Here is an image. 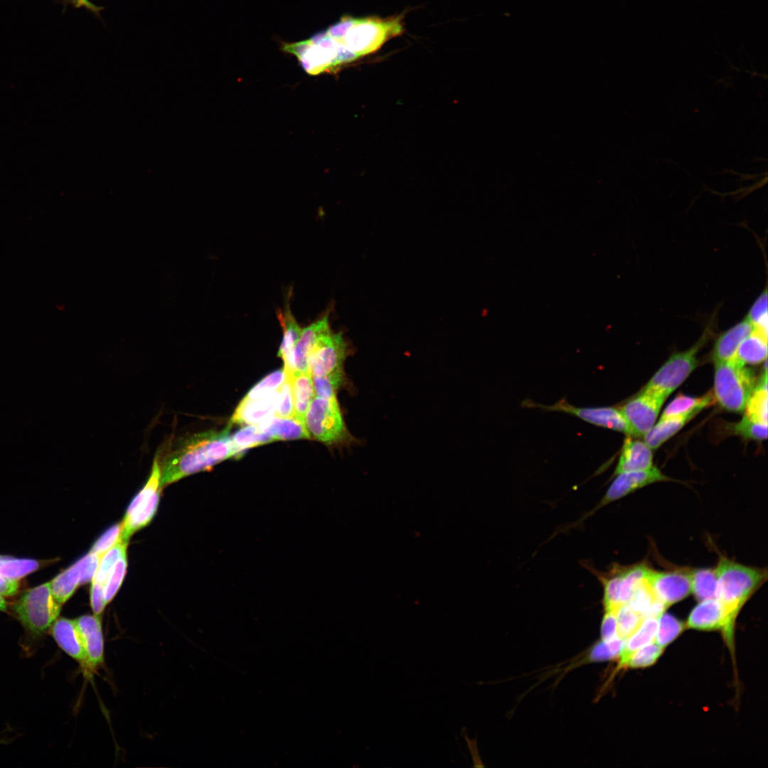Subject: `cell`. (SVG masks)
I'll return each mask as SVG.
<instances>
[{
  "instance_id": "e575fe53",
  "label": "cell",
  "mask_w": 768,
  "mask_h": 768,
  "mask_svg": "<svg viewBox=\"0 0 768 768\" xmlns=\"http://www.w3.org/2000/svg\"><path fill=\"white\" fill-rule=\"evenodd\" d=\"M685 624L674 616L665 613L658 617L655 643L665 648L683 631Z\"/></svg>"
},
{
  "instance_id": "c3c4849f",
  "label": "cell",
  "mask_w": 768,
  "mask_h": 768,
  "mask_svg": "<svg viewBox=\"0 0 768 768\" xmlns=\"http://www.w3.org/2000/svg\"><path fill=\"white\" fill-rule=\"evenodd\" d=\"M356 18L346 16L338 21L329 26L326 30L327 34L332 38L341 42L348 29L356 22Z\"/></svg>"
},
{
  "instance_id": "836d02e7",
  "label": "cell",
  "mask_w": 768,
  "mask_h": 768,
  "mask_svg": "<svg viewBox=\"0 0 768 768\" xmlns=\"http://www.w3.org/2000/svg\"><path fill=\"white\" fill-rule=\"evenodd\" d=\"M40 562L33 559H20L0 555V575L14 580L36 571Z\"/></svg>"
},
{
  "instance_id": "ba28073f",
  "label": "cell",
  "mask_w": 768,
  "mask_h": 768,
  "mask_svg": "<svg viewBox=\"0 0 768 768\" xmlns=\"http://www.w3.org/2000/svg\"><path fill=\"white\" fill-rule=\"evenodd\" d=\"M161 467L159 456L154 458L149 477L129 504L122 523L120 538L126 542L154 516L160 498Z\"/></svg>"
},
{
  "instance_id": "8fae6325",
  "label": "cell",
  "mask_w": 768,
  "mask_h": 768,
  "mask_svg": "<svg viewBox=\"0 0 768 768\" xmlns=\"http://www.w3.org/2000/svg\"><path fill=\"white\" fill-rule=\"evenodd\" d=\"M524 406L540 407L545 410L562 412L575 415L590 424L631 435L629 427L620 410L612 407H575L562 399L552 405L535 403L529 400Z\"/></svg>"
},
{
  "instance_id": "d590c367",
  "label": "cell",
  "mask_w": 768,
  "mask_h": 768,
  "mask_svg": "<svg viewBox=\"0 0 768 768\" xmlns=\"http://www.w3.org/2000/svg\"><path fill=\"white\" fill-rule=\"evenodd\" d=\"M127 544L128 542L119 538L118 542L101 558L92 582L105 586L108 575L114 564L120 556L127 552Z\"/></svg>"
},
{
  "instance_id": "9c48e42d",
  "label": "cell",
  "mask_w": 768,
  "mask_h": 768,
  "mask_svg": "<svg viewBox=\"0 0 768 768\" xmlns=\"http://www.w3.org/2000/svg\"><path fill=\"white\" fill-rule=\"evenodd\" d=\"M598 576L603 585L604 612H616L621 606L627 604L635 589L644 582L646 570L643 565L636 564Z\"/></svg>"
},
{
  "instance_id": "44dd1931",
  "label": "cell",
  "mask_w": 768,
  "mask_h": 768,
  "mask_svg": "<svg viewBox=\"0 0 768 768\" xmlns=\"http://www.w3.org/2000/svg\"><path fill=\"white\" fill-rule=\"evenodd\" d=\"M52 635L58 645L82 668L85 662L83 642L75 620L57 619L52 624Z\"/></svg>"
},
{
  "instance_id": "4316f807",
  "label": "cell",
  "mask_w": 768,
  "mask_h": 768,
  "mask_svg": "<svg viewBox=\"0 0 768 768\" xmlns=\"http://www.w3.org/2000/svg\"><path fill=\"white\" fill-rule=\"evenodd\" d=\"M695 413L660 418V420L644 435V442L651 449H656L669 438L678 432Z\"/></svg>"
},
{
  "instance_id": "11a10c76",
  "label": "cell",
  "mask_w": 768,
  "mask_h": 768,
  "mask_svg": "<svg viewBox=\"0 0 768 768\" xmlns=\"http://www.w3.org/2000/svg\"><path fill=\"white\" fill-rule=\"evenodd\" d=\"M6 609V602L3 598V596L0 595V611H5Z\"/></svg>"
},
{
  "instance_id": "8992f818",
  "label": "cell",
  "mask_w": 768,
  "mask_h": 768,
  "mask_svg": "<svg viewBox=\"0 0 768 768\" xmlns=\"http://www.w3.org/2000/svg\"><path fill=\"white\" fill-rule=\"evenodd\" d=\"M403 31L400 17L356 18L342 43L358 57L372 53Z\"/></svg>"
},
{
  "instance_id": "7dc6e473",
  "label": "cell",
  "mask_w": 768,
  "mask_h": 768,
  "mask_svg": "<svg viewBox=\"0 0 768 768\" xmlns=\"http://www.w3.org/2000/svg\"><path fill=\"white\" fill-rule=\"evenodd\" d=\"M100 559V556L89 552L86 555L78 560L81 572L80 585L92 580Z\"/></svg>"
},
{
  "instance_id": "4dcf8cb0",
  "label": "cell",
  "mask_w": 768,
  "mask_h": 768,
  "mask_svg": "<svg viewBox=\"0 0 768 768\" xmlns=\"http://www.w3.org/2000/svg\"><path fill=\"white\" fill-rule=\"evenodd\" d=\"M713 401V395L710 393H708L700 398L680 394L666 406L661 418L679 416L689 413L698 414L704 407L710 405Z\"/></svg>"
},
{
  "instance_id": "74e56055",
  "label": "cell",
  "mask_w": 768,
  "mask_h": 768,
  "mask_svg": "<svg viewBox=\"0 0 768 768\" xmlns=\"http://www.w3.org/2000/svg\"><path fill=\"white\" fill-rule=\"evenodd\" d=\"M285 378L284 369L271 373L253 386L244 399H257L277 391Z\"/></svg>"
},
{
  "instance_id": "db71d44e",
  "label": "cell",
  "mask_w": 768,
  "mask_h": 768,
  "mask_svg": "<svg viewBox=\"0 0 768 768\" xmlns=\"http://www.w3.org/2000/svg\"><path fill=\"white\" fill-rule=\"evenodd\" d=\"M75 7L85 8L92 13L99 15L102 7L98 6L89 0H68Z\"/></svg>"
},
{
  "instance_id": "f6af8a7d",
  "label": "cell",
  "mask_w": 768,
  "mask_h": 768,
  "mask_svg": "<svg viewBox=\"0 0 768 768\" xmlns=\"http://www.w3.org/2000/svg\"><path fill=\"white\" fill-rule=\"evenodd\" d=\"M746 317L755 328L767 331V292L766 289L754 302Z\"/></svg>"
},
{
  "instance_id": "7a4b0ae2",
  "label": "cell",
  "mask_w": 768,
  "mask_h": 768,
  "mask_svg": "<svg viewBox=\"0 0 768 768\" xmlns=\"http://www.w3.org/2000/svg\"><path fill=\"white\" fill-rule=\"evenodd\" d=\"M715 570L717 575L715 597L736 619L744 604L767 580V569L745 565L721 556Z\"/></svg>"
},
{
  "instance_id": "d6a6232c",
  "label": "cell",
  "mask_w": 768,
  "mask_h": 768,
  "mask_svg": "<svg viewBox=\"0 0 768 768\" xmlns=\"http://www.w3.org/2000/svg\"><path fill=\"white\" fill-rule=\"evenodd\" d=\"M691 593L698 601L716 598L717 575L714 568L690 570Z\"/></svg>"
},
{
  "instance_id": "83f0119b",
  "label": "cell",
  "mask_w": 768,
  "mask_h": 768,
  "mask_svg": "<svg viewBox=\"0 0 768 768\" xmlns=\"http://www.w3.org/2000/svg\"><path fill=\"white\" fill-rule=\"evenodd\" d=\"M658 618H644L637 630L625 641L624 646L619 655V668H625L631 654L638 649L654 641Z\"/></svg>"
},
{
  "instance_id": "7bdbcfd3",
  "label": "cell",
  "mask_w": 768,
  "mask_h": 768,
  "mask_svg": "<svg viewBox=\"0 0 768 768\" xmlns=\"http://www.w3.org/2000/svg\"><path fill=\"white\" fill-rule=\"evenodd\" d=\"M274 415L282 418L294 417L292 383L288 375H286L285 380L278 390L277 403Z\"/></svg>"
},
{
  "instance_id": "f546056e",
  "label": "cell",
  "mask_w": 768,
  "mask_h": 768,
  "mask_svg": "<svg viewBox=\"0 0 768 768\" xmlns=\"http://www.w3.org/2000/svg\"><path fill=\"white\" fill-rule=\"evenodd\" d=\"M767 399L766 367L759 382L754 387L747 401L745 415L750 420L767 424Z\"/></svg>"
},
{
  "instance_id": "d4e9b609",
  "label": "cell",
  "mask_w": 768,
  "mask_h": 768,
  "mask_svg": "<svg viewBox=\"0 0 768 768\" xmlns=\"http://www.w3.org/2000/svg\"><path fill=\"white\" fill-rule=\"evenodd\" d=\"M289 378L294 402L293 417L304 423L315 393L311 375L309 371H294Z\"/></svg>"
},
{
  "instance_id": "7402d4cb",
  "label": "cell",
  "mask_w": 768,
  "mask_h": 768,
  "mask_svg": "<svg viewBox=\"0 0 768 768\" xmlns=\"http://www.w3.org/2000/svg\"><path fill=\"white\" fill-rule=\"evenodd\" d=\"M754 329V326L745 316L740 322L722 332L714 343L712 352L714 363L732 358L740 343Z\"/></svg>"
},
{
  "instance_id": "cb8c5ba5",
  "label": "cell",
  "mask_w": 768,
  "mask_h": 768,
  "mask_svg": "<svg viewBox=\"0 0 768 768\" xmlns=\"http://www.w3.org/2000/svg\"><path fill=\"white\" fill-rule=\"evenodd\" d=\"M257 425L274 441L309 438L304 423L294 417L282 418L273 415Z\"/></svg>"
},
{
  "instance_id": "ac0fdd59",
  "label": "cell",
  "mask_w": 768,
  "mask_h": 768,
  "mask_svg": "<svg viewBox=\"0 0 768 768\" xmlns=\"http://www.w3.org/2000/svg\"><path fill=\"white\" fill-rule=\"evenodd\" d=\"M278 398V390L266 396L252 400L242 399L229 425H259L274 415Z\"/></svg>"
},
{
  "instance_id": "277c9868",
  "label": "cell",
  "mask_w": 768,
  "mask_h": 768,
  "mask_svg": "<svg viewBox=\"0 0 768 768\" xmlns=\"http://www.w3.org/2000/svg\"><path fill=\"white\" fill-rule=\"evenodd\" d=\"M304 423L309 438L326 444H346L353 440L346 428L336 398L313 399Z\"/></svg>"
},
{
  "instance_id": "4fadbf2b",
  "label": "cell",
  "mask_w": 768,
  "mask_h": 768,
  "mask_svg": "<svg viewBox=\"0 0 768 768\" xmlns=\"http://www.w3.org/2000/svg\"><path fill=\"white\" fill-rule=\"evenodd\" d=\"M646 582L656 598L666 608L691 593L690 570L688 569L668 571L651 569Z\"/></svg>"
},
{
  "instance_id": "7c38bea8",
  "label": "cell",
  "mask_w": 768,
  "mask_h": 768,
  "mask_svg": "<svg viewBox=\"0 0 768 768\" xmlns=\"http://www.w3.org/2000/svg\"><path fill=\"white\" fill-rule=\"evenodd\" d=\"M735 619L717 598L700 601L690 611L686 625L700 631L721 630L730 645L732 644Z\"/></svg>"
},
{
  "instance_id": "603a6c76",
  "label": "cell",
  "mask_w": 768,
  "mask_h": 768,
  "mask_svg": "<svg viewBox=\"0 0 768 768\" xmlns=\"http://www.w3.org/2000/svg\"><path fill=\"white\" fill-rule=\"evenodd\" d=\"M651 466H653L651 449L644 442L626 438L622 448L614 474L647 469Z\"/></svg>"
},
{
  "instance_id": "6da1fadb",
  "label": "cell",
  "mask_w": 768,
  "mask_h": 768,
  "mask_svg": "<svg viewBox=\"0 0 768 768\" xmlns=\"http://www.w3.org/2000/svg\"><path fill=\"white\" fill-rule=\"evenodd\" d=\"M230 427L228 424L219 432L210 430L178 439L163 460L159 459L161 488L191 474L208 471L227 459L235 458Z\"/></svg>"
},
{
  "instance_id": "8d00e7d4",
  "label": "cell",
  "mask_w": 768,
  "mask_h": 768,
  "mask_svg": "<svg viewBox=\"0 0 768 768\" xmlns=\"http://www.w3.org/2000/svg\"><path fill=\"white\" fill-rule=\"evenodd\" d=\"M616 618L617 636L624 640L637 630L644 619L639 614L632 610L627 604L618 608L616 611Z\"/></svg>"
},
{
  "instance_id": "9a60e30c",
  "label": "cell",
  "mask_w": 768,
  "mask_h": 768,
  "mask_svg": "<svg viewBox=\"0 0 768 768\" xmlns=\"http://www.w3.org/2000/svg\"><path fill=\"white\" fill-rule=\"evenodd\" d=\"M617 475L604 496L592 512L646 486L658 481H671L669 477L654 466L647 469L622 472Z\"/></svg>"
},
{
  "instance_id": "681fc988",
  "label": "cell",
  "mask_w": 768,
  "mask_h": 768,
  "mask_svg": "<svg viewBox=\"0 0 768 768\" xmlns=\"http://www.w3.org/2000/svg\"><path fill=\"white\" fill-rule=\"evenodd\" d=\"M105 586L92 582L90 606L95 614L101 615L107 605L104 597Z\"/></svg>"
},
{
  "instance_id": "30bf717a",
  "label": "cell",
  "mask_w": 768,
  "mask_h": 768,
  "mask_svg": "<svg viewBox=\"0 0 768 768\" xmlns=\"http://www.w3.org/2000/svg\"><path fill=\"white\" fill-rule=\"evenodd\" d=\"M348 346L341 332L332 330L319 341L308 359V371L311 376L327 375L343 372Z\"/></svg>"
},
{
  "instance_id": "b9f144b4",
  "label": "cell",
  "mask_w": 768,
  "mask_h": 768,
  "mask_svg": "<svg viewBox=\"0 0 768 768\" xmlns=\"http://www.w3.org/2000/svg\"><path fill=\"white\" fill-rule=\"evenodd\" d=\"M127 567V552L117 560L110 571L105 583L104 597L106 604L110 603L119 589Z\"/></svg>"
},
{
  "instance_id": "ee69618b",
  "label": "cell",
  "mask_w": 768,
  "mask_h": 768,
  "mask_svg": "<svg viewBox=\"0 0 768 768\" xmlns=\"http://www.w3.org/2000/svg\"><path fill=\"white\" fill-rule=\"evenodd\" d=\"M734 432L744 438L763 440L767 437V424L750 420L745 415L735 425Z\"/></svg>"
},
{
  "instance_id": "bcb514c9",
  "label": "cell",
  "mask_w": 768,
  "mask_h": 768,
  "mask_svg": "<svg viewBox=\"0 0 768 768\" xmlns=\"http://www.w3.org/2000/svg\"><path fill=\"white\" fill-rule=\"evenodd\" d=\"M121 531V523L112 526L97 540L90 552L102 558L118 542L120 538Z\"/></svg>"
},
{
  "instance_id": "f5cc1de1",
  "label": "cell",
  "mask_w": 768,
  "mask_h": 768,
  "mask_svg": "<svg viewBox=\"0 0 768 768\" xmlns=\"http://www.w3.org/2000/svg\"><path fill=\"white\" fill-rule=\"evenodd\" d=\"M19 587L18 580H10L0 575V595L12 596L16 594Z\"/></svg>"
},
{
  "instance_id": "3957f363",
  "label": "cell",
  "mask_w": 768,
  "mask_h": 768,
  "mask_svg": "<svg viewBox=\"0 0 768 768\" xmlns=\"http://www.w3.org/2000/svg\"><path fill=\"white\" fill-rule=\"evenodd\" d=\"M754 376L750 368L735 357L715 363L714 394L725 410L741 412L754 388Z\"/></svg>"
},
{
  "instance_id": "816d5d0a",
  "label": "cell",
  "mask_w": 768,
  "mask_h": 768,
  "mask_svg": "<svg viewBox=\"0 0 768 768\" xmlns=\"http://www.w3.org/2000/svg\"><path fill=\"white\" fill-rule=\"evenodd\" d=\"M311 44L308 39L292 43H285L283 45L282 49L285 52L295 55L299 59L306 53Z\"/></svg>"
},
{
  "instance_id": "ab89813d",
  "label": "cell",
  "mask_w": 768,
  "mask_h": 768,
  "mask_svg": "<svg viewBox=\"0 0 768 768\" xmlns=\"http://www.w3.org/2000/svg\"><path fill=\"white\" fill-rule=\"evenodd\" d=\"M314 393L322 398H336V392L344 381L343 372L327 375L311 376Z\"/></svg>"
},
{
  "instance_id": "484cf974",
  "label": "cell",
  "mask_w": 768,
  "mask_h": 768,
  "mask_svg": "<svg viewBox=\"0 0 768 768\" xmlns=\"http://www.w3.org/2000/svg\"><path fill=\"white\" fill-rule=\"evenodd\" d=\"M767 331L755 328L739 345L735 356L742 364H759L767 360Z\"/></svg>"
},
{
  "instance_id": "ffe728a7",
  "label": "cell",
  "mask_w": 768,
  "mask_h": 768,
  "mask_svg": "<svg viewBox=\"0 0 768 768\" xmlns=\"http://www.w3.org/2000/svg\"><path fill=\"white\" fill-rule=\"evenodd\" d=\"M289 296L288 295L284 309H279L277 313L283 332L277 356L283 360L284 370L287 375H290L294 371V351L302 331V329L292 313Z\"/></svg>"
},
{
  "instance_id": "d6986e66",
  "label": "cell",
  "mask_w": 768,
  "mask_h": 768,
  "mask_svg": "<svg viewBox=\"0 0 768 768\" xmlns=\"http://www.w3.org/2000/svg\"><path fill=\"white\" fill-rule=\"evenodd\" d=\"M326 312L307 327L302 329L294 351V371L307 372L308 359L319 340L331 329Z\"/></svg>"
},
{
  "instance_id": "2e32d148",
  "label": "cell",
  "mask_w": 768,
  "mask_h": 768,
  "mask_svg": "<svg viewBox=\"0 0 768 768\" xmlns=\"http://www.w3.org/2000/svg\"><path fill=\"white\" fill-rule=\"evenodd\" d=\"M75 620L82 636L85 654L82 668L90 673L104 661L105 641L101 615L85 614Z\"/></svg>"
},
{
  "instance_id": "f35d334b",
  "label": "cell",
  "mask_w": 768,
  "mask_h": 768,
  "mask_svg": "<svg viewBox=\"0 0 768 768\" xmlns=\"http://www.w3.org/2000/svg\"><path fill=\"white\" fill-rule=\"evenodd\" d=\"M625 641L618 636L607 641L601 639L592 646L589 654V660L601 661L618 657L624 646Z\"/></svg>"
},
{
  "instance_id": "52a82bcc",
  "label": "cell",
  "mask_w": 768,
  "mask_h": 768,
  "mask_svg": "<svg viewBox=\"0 0 768 768\" xmlns=\"http://www.w3.org/2000/svg\"><path fill=\"white\" fill-rule=\"evenodd\" d=\"M708 329L689 349L673 353L654 373L642 390L666 399L688 377L698 364L697 353L707 341Z\"/></svg>"
},
{
  "instance_id": "5bb4252c",
  "label": "cell",
  "mask_w": 768,
  "mask_h": 768,
  "mask_svg": "<svg viewBox=\"0 0 768 768\" xmlns=\"http://www.w3.org/2000/svg\"><path fill=\"white\" fill-rule=\"evenodd\" d=\"M665 400L642 390L622 407L620 411L629 427L631 435H644L653 427Z\"/></svg>"
},
{
  "instance_id": "f1b7e54d",
  "label": "cell",
  "mask_w": 768,
  "mask_h": 768,
  "mask_svg": "<svg viewBox=\"0 0 768 768\" xmlns=\"http://www.w3.org/2000/svg\"><path fill=\"white\" fill-rule=\"evenodd\" d=\"M80 569L77 561L50 582L52 594L59 604L62 605L72 596L80 585Z\"/></svg>"
},
{
  "instance_id": "1f68e13d",
  "label": "cell",
  "mask_w": 768,
  "mask_h": 768,
  "mask_svg": "<svg viewBox=\"0 0 768 768\" xmlns=\"http://www.w3.org/2000/svg\"><path fill=\"white\" fill-rule=\"evenodd\" d=\"M235 458L239 459L245 450L261 444L273 442V439L263 433L257 425H250L241 428L230 437Z\"/></svg>"
},
{
  "instance_id": "e0dca14e",
  "label": "cell",
  "mask_w": 768,
  "mask_h": 768,
  "mask_svg": "<svg viewBox=\"0 0 768 768\" xmlns=\"http://www.w3.org/2000/svg\"><path fill=\"white\" fill-rule=\"evenodd\" d=\"M340 42L328 34L317 45L311 44L299 58L302 68L309 75H318L339 67L337 53Z\"/></svg>"
},
{
  "instance_id": "5b68a950",
  "label": "cell",
  "mask_w": 768,
  "mask_h": 768,
  "mask_svg": "<svg viewBox=\"0 0 768 768\" xmlns=\"http://www.w3.org/2000/svg\"><path fill=\"white\" fill-rule=\"evenodd\" d=\"M61 604L53 597L50 582L27 590L14 605L23 625L32 634H41L57 619Z\"/></svg>"
},
{
  "instance_id": "f907efd6",
  "label": "cell",
  "mask_w": 768,
  "mask_h": 768,
  "mask_svg": "<svg viewBox=\"0 0 768 768\" xmlns=\"http://www.w3.org/2000/svg\"><path fill=\"white\" fill-rule=\"evenodd\" d=\"M617 636L616 612H604L602 625V640L607 641Z\"/></svg>"
},
{
  "instance_id": "60d3db41",
  "label": "cell",
  "mask_w": 768,
  "mask_h": 768,
  "mask_svg": "<svg viewBox=\"0 0 768 768\" xmlns=\"http://www.w3.org/2000/svg\"><path fill=\"white\" fill-rule=\"evenodd\" d=\"M663 649L656 643L646 644L631 654L625 668H639L651 666L660 657Z\"/></svg>"
}]
</instances>
